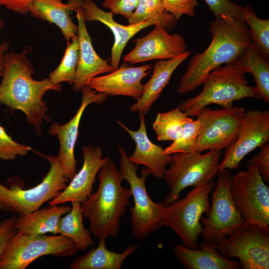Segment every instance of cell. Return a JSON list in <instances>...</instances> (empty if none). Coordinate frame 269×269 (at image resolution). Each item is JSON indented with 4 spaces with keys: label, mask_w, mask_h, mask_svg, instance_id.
<instances>
[{
    "label": "cell",
    "mask_w": 269,
    "mask_h": 269,
    "mask_svg": "<svg viewBox=\"0 0 269 269\" xmlns=\"http://www.w3.org/2000/svg\"><path fill=\"white\" fill-rule=\"evenodd\" d=\"M242 19L249 27L252 43L266 57L269 58V20L257 16L252 7H243Z\"/></svg>",
    "instance_id": "4dcf8cb0"
},
{
    "label": "cell",
    "mask_w": 269,
    "mask_h": 269,
    "mask_svg": "<svg viewBox=\"0 0 269 269\" xmlns=\"http://www.w3.org/2000/svg\"><path fill=\"white\" fill-rule=\"evenodd\" d=\"M216 248L225 258L239 260V268L269 269V228L245 222L221 239Z\"/></svg>",
    "instance_id": "30bf717a"
},
{
    "label": "cell",
    "mask_w": 269,
    "mask_h": 269,
    "mask_svg": "<svg viewBox=\"0 0 269 269\" xmlns=\"http://www.w3.org/2000/svg\"><path fill=\"white\" fill-rule=\"evenodd\" d=\"M152 68L150 64L133 67L128 66L125 62L107 75L93 78L87 86L107 96H126L138 101L143 91L141 80L149 74Z\"/></svg>",
    "instance_id": "d6986e66"
},
{
    "label": "cell",
    "mask_w": 269,
    "mask_h": 269,
    "mask_svg": "<svg viewBox=\"0 0 269 269\" xmlns=\"http://www.w3.org/2000/svg\"><path fill=\"white\" fill-rule=\"evenodd\" d=\"M161 2L162 0H138L135 9L128 19L129 24L145 21L164 10Z\"/></svg>",
    "instance_id": "836d02e7"
},
{
    "label": "cell",
    "mask_w": 269,
    "mask_h": 269,
    "mask_svg": "<svg viewBox=\"0 0 269 269\" xmlns=\"http://www.w3.org/2000/svg\"><path fill=\"white\" fill-rule=\"evenodd\" d=\"M33 0H0V5L22 15L28 13V8ZM62 1V0H59Z\"/></svg>",
    "instance_id": "ab89813d"
},
{
    "label": "cell",
    "mask_w": 269,
    "mask_h": 269,
    "mask_svg": "<svg viewBox=\"0 0 269 269\" xmlns=\"http://www.w3.org/2000/svg\"><path fill=\"white\" fill-rule=\"evenodd\" d=\"M138 0H104L102 5L114 14H120L128 19L134 12Z\"/></svg>",
    "instance_id": "8d00e7d4"
},
{
    "label": "cell",
    "mask_w": 269,
    "mask_h": 269,
    "mask_svg": "<svg viewBox=\"0 0 269 269\" xmlns=\"http://www.w3.org/2000/svg\"><path fill=\"white\" fill-rule=\"evenodd\" d=\"M121 155L119 170L124 179L130 185L134 205L130 207L131 230L136 240L142 241L152 233L158 230L163 225L161 217L162 202H154L146 190L145 182L151 172L147 167L136 174L138 165L133 163L127 153L121 145L118 146Z\"/></svg>",
    "instance_id": "52a82bcc"
},
{
    "label": "cell",
    "mask_w": 269,
    "mask_h": 269,
    "mask_svg": "<svg viewBox=\"0 0 269 269\" xmlns=\"http://www.w3.org/2000/svg\"><path fill=\"white\" fill-rule=\"evenodd\" d=\"M192 120L177 108L158 113L152 127L158 140L173 141L180 136L185 125Z\"/></svg>",
    "instance_id": "f1b7e54d"
},
{
    "label": "cell",
    "mask_w": 269,
    "mask_h": 269,
    "mask_svg": "<svg viewBox=\"0 0 269 269\" xmlns=\"http://www.w3.org/2000/svg\"><path fill=\"white\" fill-rule=\"evenodd\" d=\"M248 164L256 165L264 181H269V143L267 142L260 147L259 153L248 160Z\"/></svg>",
    "instance_id": "74e56055"
},
{
    "label": "cell",
    "mask_w": 269,
    "mask_h": 269,
    "mask_svg": "<svg viewBox=\"0 0 269 269\" xmlns=\"http://www.w3.org/2000/svg\"><path fill=\"white\" fill-rule=\"evenodd\" d=\"M161 4L165 11L178 20L184 14L194 16L198 2L197 0H162Z\"/></svg>",
    "instance_id": "e575fe53"
},
{
    "label": "cell",
    "mask_w": 269,
    "mask_h": 269,
    "mask_svg": "<svg viewBox=\"0 0 269 269\" xmlns=\"http://www.w3.org/2000/svg\"><path fill=\"white\" fill-rule=\"evenodd\" d=\"M31 148L28 145L18 143L6 133L0 125V159L3 160H13L18 155H27Z\"/></svg>",
    "instance_id": "d6a6232c"
},
{
    "label": "cell",
    "mask_w": 269,
    "mask_h": 269,
    "mask_svg": "<svg viewBox=\"0 0 269 269\" xmlns=\"http://www.w3.org/2000/svg\"><path fill=\"white\" fill-rule=\"evenodd\" d=\"M233 63L241 66L246 73L254 76V87L258 99L269 103V62L265 56L251 42Z\"/></svg>",
    "instance_id": "484cf974"
},
{
    "label": "cell",
    "mask_w": 269,
    "mask_h": 269,
    "mask_svg": "<svg viewBox=\"0 0 269 269\" xmlns=\"http://www.w3.org/2000/svg\"><path fill=\"white\" fill-rule=\"evenodd\" d=\"M212 40L202 53L193 55L181 77L177 91L185 94L202 85L210 73L223 64L233 63L251 42L249 27L242 19L215 17L210 23Z\"/></svg>",
    "instance_id": "7a4b0ae2"
},
{
    "label": "cell",
    "mask_w": 269,
    "mask_h": 269,
    "mask_svg": "<svg viewBox=\"0 0 269 269\" xmlns=\"http://www.w3.org/2000/svg\"><path fill=\"white\" fill-rule=\"evenodd\" d=\"M79 249L70 238L61 235H25L17 232L0 258V269H24L40 257H71Z\"/></svg>",
    "instance_id": "9c48e42d"
},
{
    "label": "cell",
    "mask_w": 269,
    "mask_h": 269,
    "mask_svg": "<svg viewBox=\"0 0 269 269\" xmlns=\"http://www.w3.org/2000/svg\"><path fill=\"white\" fill-rule=\"evenodd\" d=\"M82 1L68 0L64 3L59 0H33L28 11L33 17L55 24L65 39L71 41L78 37V27L73 22L70 15L81 6Z\"/></svg>",
    "instance_id": "7402d4cb"
},
{
    "label": "cell",
    "mask_w": 269,
    "mask_h": 269,
    "mask_svg": "<svg viewBox=\"0 0 269 269\" xmlns=\"http://www.w3.org/2000/svg\"><path fill=\"white\" fill-rule=\"evenodd\" d=\"M269 111L247 110L245 111L236 141L225 149L219 171L236 169L242 159L257 147L269 142Z\"/></svg>",
    "instance_id": "9a60e30c"
},
{
    "label": "cell",
    "mask_w": 269,
    "mask_h": 269,
    "mask_svg": "<svg viewBox=\"0 0 269 269\" xmlns=\"http://www.w3.org/2000/svg\"><path fill=\"white\" fill-rule=\"evenodd\" d=\"M139 248L138 245H133L126 247L123 253H119L109 250L106 246V239H101L96 248H92L73 261L70 269H120L125 260Z\"/></svg>",
    "instance_id": "4316f807"
},
{
    "label": "cell",
    "mask_w": 269,
    "mask_h": 269,
    "mask_svg": "<svg viewBox=\"0 0 269 269\" xmlns=\"http://www.w3.org/2000/svg\"><path fill=\"white\" fill-rule=\"evenodd\" d=\"M31 51V47L27 46L18 53L13 50L5 53L4 69L0 83V103L11 111H22L35 133L40 135L43 121L50 122L43 97L51 90L61 92L62 85L53 84L49 78L42 80L32 78L34 68L28 57Z\"/></svg>",
    "instance_id": "6da1fadb"
},
{
    "label": "cell",
    "mask_w": 269,
    "mask_h": 269,
    "mask_svg": "<svg viewBox=\"0 0 269 269\" xmlns=\"http://www.w3.org/2000/svg\"><path fill=\"white\" fill-rule=\"evenodd\" d=\"M71 209L69 206H49L38 209L27 215L17 217L15 228L25 235H39L51 233L58 234V225L60 218Z\"/></svg>",
    "instance_id": "d4e9b609"
},
{
    "label": "cell",
    "mask_w": 269,
    "mask_h": 269,
    "mask_svg": "<svg viewBox=\"0 0 269 269\" xmlns=\"http://www.w3.org/2000/svg\"><path fill=\"white\" fill-rule=\"evenodd\" d=\"M44 157L50 167L42 181L36 186L23 189L14 176L7 181L8 186L0 183V210L22 216L38 209L46 202L57 196L67 186L68 179L64 176L58 155Z\"/></svg>",
    "instance_id": "8992f818"
},
{
    "label": "cell",
    "mask_w": 269,
    "mask_h": 269,
    "mask_svg": "<svg viewBox=\"0 0 269 269\" xmlns=\"http://www.w3.org/2000/svg\"><path fill=\"white\" fill-rule=\"evenodd\" d=\"M139 114L140 126L136 131L130 130L117 120L118 124L129 134L135 142V149L129 159L134 163L143 165L148 168L155 178H163L166 166L170 160L171 154H165L164 149L161 146L150 140L147 134L144 114L141 112H139Z\"/></svg>",
    "instance_id": "44dd1931"
},
{
    "label": "cell",
    "mask_w": 269,
    "mask_h": 269,
    "mask_svg": "<svg viewBox=\"0 0 269 269\" xmlns=\"http://www.w3.org/2000/svg\"><path fill=\"white\" fill-rule=\"evenodd\" d=\"M201 129V123L198 119L187 123L180 136L164 149V153L171 154L175 152L187 153L193 151Z\"/></svg>",
    "instance_id": "1f68e13d"
},
{
    "label": "cell",
    "mask_w": 269,
    "mask_h": 269,
    "mask_svg": "<svg viewBox=\"0 0 269 269\" xmlns=\"http://www.w3.org/2000/svg\"><path fill=\"white\" fill-rule=\"evenodd\" d=\"M10 46V44L9 42H0V83L4 69L5 53L7 51Z\"/></svg>",
    "instance_id": "60d3db41"
},
{
    "label": "cell",
    "mask_w": 269,
    "mask_h": 269,
    "mask_svg": "<svg viewBox=\"0 0 269 269\" xmlns=\"http://www.w3.org/2000/svg\"><path fill=\"white\" fill-rule=\"evenodd\" d=\"M82 99L80 106L75 116L66 124L60 125L53 123L48 132L53 136L58 137L60 148L59 157L61 160L64 176L71 180L76 172V163L74 155V148L78 136L79 127L81 118L86 107L92 103L100 104L107 99V95L97 92L85 86L82 90Z\"/></svg>",
    "instance_id": "e0dca14e"
},
{
    "label": "cell",
    "mask_w": 269,
    "mask_h": 269,
    "mask_svg": "<svg viewBox=\"0 0 269 269\" xmlns=\"http://www.w3.org/2000/svg\"><path fill=\"white\" fill-rule=\"evenodd\" d=\"M80 54L78 37L67 41L64 56L57 68L50 73L49 78L54 85L67 82L73 85L76 76Z\"/></svg>",
    "instance_id": "f546056e"
},
{
    "label": "cell",
    "mask_w": 269,
    "mask_h": 269,
    "mask_svg": "<svg viewBox=\"0 0 269 269\" xmlns=\"http://www.w3.org/2000/svg\"><path fill=\"white\" fill-rule=\"evenodd\" d=\"M71 203V210L59 220L58 234L70 238L79 250L86 252L90 246H94V241L90 229L84 226L81 203L73 201Z\"/></svg>",
    "instance_id": "83f0119b"
},
{
    "label": "cell",
    "mask_w": 269,
    "mask_h": 269,
    "mask_svg": "<svg viewBox=\"0 0 269 269\" xmlns=\"http://www.w3.org/2000/svg\"><path fill=\"white\" fill-rule=\"evenodd\" d=\"M80 54L73 89L78 92L87 86L90 80L103 73L114 71L108 62L101 58L93 48L81 6L76 10Z\"/></svg>",
    "instance_id": "ffe728a7"
},
{
    "label": "cell",
    "mask_w": 269,
    "mask_h": 269,
    "mask_svg": "<svg viewBox=\"0 0 269 269\" xmlns=\"http://www.w3.org/2000/svg\"><path fill=\"white\" fill-rule=\"evenodd\" d=\"M97 177V190L81 204L82 214L89 220L90 230L97 239L115 238L120 231L121 219L130 207L131 193L122 186L124 179L111 159L101 167Z\"/></svg>",
    "instance_id": "3957f363"
},
{
    "label": "cell",
    "mask_w": 269,
    "mask_h": 269,
    "mask_svg": "<svg viewBox=\"0 0 269 269\" xmlns=\"http://www.w3.org/2000/svg\"><path fill=\"white\" fill-rule=\"evenodd\" d=\"M154 26L145 36L134 40L135 47L124 57L125 62L135 64L153 59H171L187 51L181 35L177 33L170 34L161 26Z\"/></svg>",
    "instance_id": "2e32d148"
},
{
    "label": "cell",
    "mask_w": 269,
    "mask_h": 269,
    "mask_svg": "<svg viewBox=\"0 0 269 269\" xmlns=\"http://www.w3.org/2000/svg\"><path fill=\"white\" fill-rule=\"evenodd\" d=\"M245 71L235 63L225 64L212 70L196 96L181 102L177 108L188 117L197 116L211 104L223 108L233 107V102L246 98L258 99L254 87L249 84Z\"/></svg>",
    "instance_id": "277c9868"
},
{
    "label": "cell",
    "mask_w": 269,
    "mask_h": 269,
    "mask_svg": "<svg viewBox=\"0 0 269 269\" xmlns=\"http://www.w3.org/2000/svg\"><path fill=\"white\" fill-rule=\"evenodd\" d=\"M81 8L85 22L97 21L107 26L113 32L114 43L112 48L110 65L113 70L119 67L122 53L128 41L143 29L150 25H160L166 30L173 28L177 20L163 10L151 18L133 25H121L113 18L114 14L100 8L93 0H83Z\"/></svg>",
    "instance_id": "5bb4252c"
},
{
    "label": "cell",
    "mask_w": 269,
    "mask_h": 269,
    "mask_svg": "<svg viewBox=\"0 0 269 269\" xmlns=\"http://www.w3.org/2000/svg\"><path fill=\"white\" fill-rule=\"evenodd\" d=\"M222 154V150H209L205 154L196 151L171 154L163 177L170 192L162 202L163 205L166 207L179 199L186 188L213 180L218 173Z\"/></svg>",
    "instance_id": "ba28073f"
},
{
    "label": "cell",
    "mask_w": 269,
    "mask_h": 269,
    "mask_svg": "<svg viewBox=\"0 0 269 269\" xmlns=\"http://www.w3.org/2000/svg\"><path fill=\"white\" fill-rule=\"evenodd\" d=\"M83 164L79 171L70 180V183L56 197L49 202L53 206L68 202L82 203L93 193L96 177L101 167L110 158L103 157V151L99 146L85 145L82 149Z\"/></svg>",
    "instance_id": "ac0fdd59"
},
{
    "label": "cell",
    "mask_w": 269,
    "mask_h": 269,
    "mask_svg": "<svg viewBox=\"0 0 269 269\" xmlns=\"http://www.w3.org/2000/svg\"><path fill=\"white\" fill-rule=\"evenodd\" d=\"M4 26L3 22L1 19H0V28H1Z\"/></svg>",
    "instance_id": "b9f144b4"
},
{
    "label": "cell",
    "mask_w": 269,
    "mask_h": 269,
    "mask_svg": "<svg viewBox=\"0 0 269 269\" xmlns=\"http://www.w3.org/2000/svg\"><path fill=\"white\" fill-rule=\"evenodd\" d=\"M217 174L209 212L206 217L201 219L202 238L216 247L221 239L233 233L245 223L231 194V173L223 169Z\"/></svg>",
    "instance_id": "8fae6325"
},
{
    "label": "cell",
    "mask_w": 269,
    "mask_h": 269,
    "mask_svg": "<svg viewBox=\"0 0 269 269\" xmlns=\"http://www.w3.org/2000/svg\"><path fill=\"white\" fill-rule=\"evenodd\" d=\"M191 55L187 51L182 55L171 59L159 60L153 66L152 75L144 85L141 98L132 104L130 110L133 112H141L146 114L152 104L159 97L165 87L169 84L175 69Z\"/></svg>",
    "instance_id": "603a6c76"
},
{
    "label": "cell",
    "mask_w": 269,
    "mask_h": 269,
    "mask_svg": "<svg viewBox=\"0 0 269 269\" xmlns=\"http://www.w3.org/2000/svg\"><path fill=\"white\" fill-rule=\"evenodd\" d=\"M230 192L245 222L264 227L269 225V188L257 167L248 164L231 179Z\"/></svg>",
    "instance_id": "7c38bea8"
},
{
    "label": "cell",
    "mask_w": 269,
    "mask_h": 269,
    "mask_svg": "<svg viewBox=\"0 0 269 269\" xmlns=\"http://www.w3.org/2000/svg\"><path fill=\"white\" fill-rule=\"evenodd\" d=\"M16 218L13 216L0 221V258L10 240L17 232L15 228Z\"/></svg>",
    "instance_id": "f35d334b"
},
{
    "label": "cell",
    "mask_w": 269,
    "mask_h": 269,
    "mask_svg": "<svg viewBox=\"0 0 269 269\" xmlns=\"http://www.w3.org/2000/svg\"><path fill=\"white\" fill-rule=\"evenodd\" d=\"M245 111L243 107L204 108L197 116L202 129L193 151L222 150L231 145L237 138Z\"/></svg>",
    "instance_id": "4fadbf2b"
},
{
    "label": "cell",
    "mask_w": 269,
    "mask_h": 269,
    "mask_svg": "<svg viewBox=\"0 0 269 269\" xmlns=\"http://www.w3.org/2000/svg\"><path fill=\"white\" fill-rule=\"evenodd\" d=\"M198 249L177 245L173 253L180 264L186 269H237L239 263L224 257L216 247L205 241L200 242Z\"/></svg>",
    "instance_id": "cb8c5ba5"
},
{
    "label": "cell",
    "mask_w": 269,
    "mask_h": 269,
    "mask_svg": "<svg viewBox=\"0 0 269 269\" xmlns=\"http://www.w3.org/2000/svg\"><path fill=\"white\" fill-rule=\"evenodd\" d=\"M215 17L231 16L242 19L243 6L229 0H204Z\"/></svg>",
    "instance_id": "d590c367"
},
{
    "label": "cell",
    "mask_w": 269,
    "mask_h": 269,
    "mask_svg": "<svg viewBox=\"0 0 269 269\" xmlns=\"http://www.w3.org/2000/svg\"><path fill=\"white\" fill-rule=\"evenodd\" d=\"M215 185L212 180L194 186L184 198L163 206L161 209L163 226L172 229L187 248H199L198 238L203 229L201 219L204 213L208 215L209 212V195Z\"/></svg>",
    "instance_id": "5b68a950"
}]
</instances>
